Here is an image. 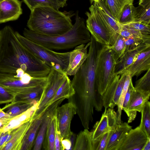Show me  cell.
<instances>
[{
    "mask_svg": "<svg viewBox=\"0 0 150 150\" xmlns=\"http://www.w3.org/2000/svg\"><path fill=\"white\" fill-rule=\"evenodd\" d=\"M103 46L91 36L88 57L71 81L75 93L69 100L75 105L77 113L80 115H91L94 109L100 112L103 107L96 82V66Z\"/></svg>",
    "mask_w": 150,
    "mask_h": 150,
    "instance_id": "1",
    "label": "cell"
},
{
    "mask_svg": "<svg viewBox=\"0 0 150 150\" xmlns=\"http://www.w3.org/2000/svg\"><path fill=\"white\" fill-rule=\"evenodd\" d=\"M21 69L31 76L47 77L51 69L26 50L9 26L0 30V73L16 74Z\"/></svg>",
    "mask_w": 150,
    "mask_h": 150,
    "instance_id": "2",
    "label": "cell"
},
{
    "mask_svg": "<svg viewBox=\"0 0 150 150\" xmlns=\"http://www.w3.org/2000/svg\"><path fill=\"white\" fill-rule=\"evenodd\" d=\"M73 15L49 6H38L31 11L27 26L29 29L45 35H59L72 27L71 18Z\"/></svg>",
    "mask_w": 150,
    "mask_h": 150,
    "instance_id": "3",
    "label": "cell"
},
{
    "mask_svg": "<svg viewBox=\"0 0 150 150\" xmlns=\"http://www.w3.org/2000/svg\"><path fill=\"white\" fill-rule=\"evenodd\" d=\"M23 36L42 47L53 50L72 49L80 45L90 42L91 38L84 19L79 16L78 12L72 27L62 34L49 36L25 28Z\"/></svg>",
    "mask_w": 150,
    "mask_h": 150,
    "instance_id": "4",
    "label": "cell"
},
{
    "mask_svg": "<svg viewBox=\"0 0 150 150\" xmlns=\"http://www.w3.org/2000/svg\"><path fill=\"white\" fill-rule=\"evenodd\" d=\"M47 82V76L33 77L21 68L16 74L0 73V85L16 94L45 88Z\"/></svg>",
    "mask_w": 150,
    "mask_h": 150,
    "instance_id": "5",
    "label": "cell"
},
{
    "mask_svg": "<svg viewBox=\"0 0 150 150\" xmlns=\"http://www.w3.org/2000/svg\"><path fill=\"white\" fill-rule=\"evenodd\" d=\"M17 37L24 47L45 62L50 68L66 73L69 63V52H59L42 47L16 31Z\"/></svg>",
    "mask_w": 150,
    "mask_h": 150,
    "instance_id": "6",
    "label": "cell"
},
{
    "mask_svg": "<svg viewBox=\"0 0 150 150\" xmlns=\"http://www.w3.org/2000/svg\"><path fill=\"white\" fill-rule=\"evenodd\" d=\"M116 61L110 46L103 45L100 52L96 70V82L102 96L115 75Z\"/></svg>",
    "mask_w": 150,
    "mask_h": 150,
    "instance_id": "7",
    "label": "cell"
},
{
    "mask_svg": "<svg viewBox=\"0 0 150 150\" xmlns=\"http://www.w3.org/2000/svg\"><path fill=\"white\" fill-rule=\"evenodd\" d=\"M68 76L62 70L51 69L47 76V82L43 95L38 103V108L32 117L33 120L41 116L48 103Z\"/></svg>",
    "mask_w": 150,
    "mask_h": 150,
    "instance_id": "8",
    "label": "cell"
},
{
    "mask_svg": "<svg viewBox=\"0 0 150 150\" xmlns=\"http://www.w3.org/2000/svg\"><path fill=\"white\" fill-rule=\"evenodd\" d=\"M89 12L86 13L87 16L86 26L91 36L102 45H112L114 42L112 36L93 4L89 7Z\"/></svg>",
    "mask_w": 150,
    "mask_h": 150,
    "instance_id": "9",
    "label": "cell"
},
{
    "mask_svg": "<svg viewBox=\"0 0 150 150\" xmlns=\"http://www.w3.org/2000/svg\"><path fill=\"white\" fill-rule=\"evenodd\" d=\"M76 114V107L71 102L69 101L57 108L55 117L61 142L63 139H68L73 132L71 130V122Z\"/></svg>",
    "mask_w": 150,
    "mask_h": 150,
    "instance_id": "10",
    "label": "cell"
},
{
    "mask_svg": "<svg viewBox=\"0 0 150 150\" xmlns=\"http://www.w3.org/2000/svg\"><path fill=\"white\" fill-rule=\"evenodd\" d=\"M96 8L103 22L111 34L115 42L121 28L120 24L107 9L101 0H90Z\"/></svg>",
    "mask_w": 150,
    "mask_h": 150,
    "instance_id": "11",
    "label": "cell"
},
{
    "mask_svg": "<svg viewBox=\"0 0 150 150\" xmlns=\"http://www.w3.org/2000/svg\"><path fill=\"white\" fill-rule=\"evenodd\" d=\"M90 43V42L80 45L69 52V63L66 72L67 76L75 75L86 60L88 56L87 48Z\"/></svg>",
    "mask_w": 150,
    "mask_h": 150,
    "instance_id": "12",
    "label": "cell"
},
{
    "mask_svg": "<svg viewBox=\"0 0 150 150\" xmlns=\"http://www.w3.org/2000/svg\"><path fill=\"white\" fill-rule=\"evenodd\" d=\"M148 137L139 125L130 130L118 150H142Z\"/></svg>",
    "mask_w": 150,
    "mask_h": 150,
    "instance_id": "13",
    "label": "cell"
},
{
    "mask_svg": "<svg viewBox=\"0 0 150 150\" xmlns=\"http://www.w3.org/2000/svg\"><path fill=\"white\" fill-rule=\"evenodd\" d=\"M65 99L62 98L54 102L46 109L41 116L42 121L35 139L33 150L41 149L48 125L52 118L55 115L57 108Z\"/></svg>",
    "mask_w": 150,
    "mask_h": 150,
    "instance_id": "14",
    "label": "cell"
},
{
    "mask_svg": "<svg viewBox=\"0 0 150 150\" xmlns=\"http://www.w3.org/2000/svg\"><path fill=\"white\" fill-rule=\"evenodd\" d=\"M19 0H0V23L18 19L22 13Z\"/></svg>",
    "mask_w": 150,
    "mask_h": 150,
    "instance_id": "15",
    "label": "cell"
},
{
    "mask_svg": "<svg viewBox=\"0 0 150 150\" xmlns=\"http://www.w3.org/2000/svg\"><path fill=\"white\" fill-rule=\"evenodd\" d=\"M150 92H142L135 90L134 88L130 99L127 113L128 123L132 122L135 119L137 112H141L145 103L149 99Z\"/></svg>",
    "mask_w": 150,
    "mask_h": 150,
    "instance_id": "16",
    "label": "cell"
},
{
    "mask_svg": "<svg viewBox=\"0 0 150 150\" xmlns=\"http://www.w3.org/2000/svg\"><path fill=\"white\" fill-rule=\"evenodd\" d=\"M150 47V43H143L134 49L125 52L116 62L115 75L122 74L136 60L140 53Z\"/></svg>",
    "mask_w": 150,
    "mask_h": 150,
    "instance_id": "17",
    "label": "cell"
},
{
    "mask_svg": "<svg viewBox=\"0 0 150 150\" xmlns=\"http://www.w3.org/2000/svg\"><path fill=\"white\" fill-rule=\"evenodd\" d=\"M132 127L126 122L118 124L110 131L105 150H118Z\"/></svg>",
    "mask_w": 150,
    "mask_h": 150,
    "instance_id": "18",
    "label": "cell"
},
{
    "mask_svg": "<svg viewBox=\"0 0 150 150\" xmlns=\"http://www.w3.org/2000/svg\"><path fill=\"white\" fill-rule=\"evenodd\" d=\"M150 69V47L142 52L136 60L122 73L130 75L131 77L138 76L143 71Z\"/></svg>",
    "mask_w": 150,
    "mask_h": 150,
    "instance_id": "19",
    "label": "cell"
},
{
    "mask_svg": "<svg viewBox=\"0 0 150 150\" xmlns=\"http://www.w3.org/2000/svg\"><path fill=\"white\" fill-rule=\"evenodd\" d=\"M38 103L22 113L12 117L0 130V132L12 131L31 120L38 108Z\"/></svg>",
    "mask_w": 150,
    "mask_h": 150,
    "instance_id": "20",
    "label": "cell"
},
{
    "mask_svg": "<svg viewBox=\"0 0 150 150\" xmlns=\"http://www.w3.org/2000/svg\"><path fill=\"white\" fill-rule=\"evenodd\" d=\"M33 121L32 119L16 129L11 138L5 144L1 150H21L24 135Z\"/></svg>",
    "mask_w": 150,
    "mask_h": 150,
    "instance_id": "21",
    "label": "cell"
},
{
    "mask_svg": "<svg viewBox=\"0 0 150 150\" xmlns=\"http://www.w3.org/2000/svg\"><path fill=\"white\" fill-rule=\"evenodd\" d=\"M42 121L41 116L33 120L25 134L21 150H30L33 146L35 138Z\"/></svg>",
    "mask_w": 150,
    "mask_h": 150,
    "instance_id": "22",
    "label": "cell"
},
{
    "mask_svg": "<svg viewBox=\"0 0 150 150\" xmlns=\"http://www.w3.org/2000/svg\"><path fill=\"white\" fill-rule=\"evenodd\" d=\"M84 129L76 137L73 150H93V141L92 132Z\"/></svg>",
    "mask_w": 150,
    "mask_h": 150,
    "instance_id": "23",
    "label": "cell"
},
{
    "mask_svg": "<svg viewBox=\"0 0 150 150\" xmlns=\"http://www.w3.org/2000/svg\"><path fill=\"white\" fill-rule=\"evenodd\" d=\"M74 93V90L71 84V81L68 76L53 98L47 104L44 112L48 107L57 100L62 98L68 99Z\"/></svg>",
    "mask_w": 150,
    "mask_h": 150,
    "instance_id": "24",
    "label": "cell"
},
{
    "mask_svg": "<svg viewBox=\"0 0 150 150\" xmlns=\"http://www.w3.org/2000/svg\"><path fill=\"white\" fill-rule=\"evenodd\" d=\"M106 110H105L100 120L96 122L93 127L91 132L93 141L98 139L104 134L111 130Z\"/></svg>",
    "mask_w": 150,
    "mask_h": 150,
    "instance_id": "25",
    "label": "cell"
},
{
    "mask_svg": "<svg viewBox=\"0 0 150 150\" xmlns=\"http://www.w3.org/2000/svg\"><path fill=\"white\" fill-rule=\"evenodd\" d=\"M45 88L31 92L16 94L13 102H22L34 105L40 101L42 96Z\"/></svg>",
    "mask_w": 150,
    "mask_h": 150,
    "instance_id": "26",
    "label": "cell"
},
{
    "mask_svg": "<svg viewBox=\"0 0 150 150\" xmlns=\"http://www.w3.org/2000/svg\"><path fill=\"white\" fill-rule=\"evenodd\" d=\"M56 127L55 115L52 118L46 130L42 146L45 150H55Z\"/></svg>",
    "mask_w": 150,
    "mask_h": 150,
    "instance_id": "27",
    "label": "cell"
},
{
    "mask_svg": "<svg viewBox=\"0 0 150 150\" xmlns=\"http://www.w3.org/2000/svg\"><path fill=\"white\" fill-rule=\"evenodd\" d=\"M120 74L115 75L102 95L103 107L105 110L109 108L115 94L120 76Z\"/></svg>",
    "mask_w": 150,
    "mask_h": 150,
    "instance_id": "28",
    "label": "cell"
},
{
    "mask_svg": "<svg viewBox=\"0 0 150 150\" xmlns=\"http://www.w3.org/2000/svg\"><path fill=\"white\" fill-rule=\"evenodd\" d=\"M33 105L22 102H12L1 109L13 117L25 112Z\"/></svg>",
    "mask_w": 150,
    "mask_h": 150,
    "instance_id": "29",
    "label": "cell"
},
{
    "mask_svg": "<svg viewBox=\"0 0 150 150\" xmlns=\"http://www.w3.org/2000/svg\"><path fill=\"white\" fill-rule=\"evenodd\" d=\"M101 0L107 9L117 21L124 6L128 4H133L134 1V0Z\"/></svg>",
    "mask_w": 150,
    "mask_h": 150,
    "instance_id": "30",
    "label": "cell"
},
{
    "mask_svg": "<svg viewBox=\"0 0 150 150\" xmlns=\"http://www.w3.org/2000/svg\"><path fill=\"white\" fill-rule=\"evenodd\" d=\"M136 8L132 3L126 4L123 7L117 19L118 22L121 25H125L134 22Z\"/></svg>",
    "mask_w": 150,
    "mask_h": 150,
    "instance_id": "31",
    "label": "cell"
},
{
    "mask_svg": "<svg viewBox=\"0 0 150 150\" xmlns=\"http://www.w3.org/2000/svg\"><path fill=\"white\" fill-rule=\"evenodd\" d=\"M141 118L139 125L148 137H150V103L147 101L141 112Z\"/></svg>",
    "mask_w": 150,
    "mask_h": 150,
    "instance_id": "32",
    "label": "cell"
},
{
    "mask_svg": "<svg viewBox=\"0 0 150 150\" xmlns=\"http://www.w3.org/2000/svg\"><path fill=\"white\" fill-rule=\"evenodd\" d=\"M136 8L134 21L150 25V4L144 7L139 5Z\"/></svg>",
    "mask_w": 150,
    "mask_h": 150,
    "instance_id": "33",
    "label": "cell"
},
{
    "mask_svg": "<svg viewBox=\"0 0 150 150\" xmlns=\"http://www.w3.org/2000/svg\"><path fill=\"white\" fill-rule=\"evenodd\" d=\"M134 89L140 92H150V69L135 82Z\"/></svg>",
    "mask_w": 150,
    "mask_h": 150,
    "instance_id": "34",
    "label": "cell"
},
{
    "mask_svg": "<svg viewBox=\"0 0 150 150\" xmlns=\"http://www.w3.org/2000/svg\"><path fill=\"white\" fill-rule=\"evenodd\" d=\"M132 77L130 75L127 74L124 83L122 93L119 98L117 106V117L119 124L121 123V116L122 110V105L124 98L127 93Z\"/></svg>",
    "mask_w": 150,
    "mask_h": 150,
    "instance_id": "35",
    "label": "cell"
},
{
    "mask_svg": "<svg viewBox=\"0 0 150 150\" xmlns=\"http://www.w3.org/2000/svg\"><path fill=\"white\" fill-rule=\"evenodd\" d=\"M110 46L114 52L116 62L122 56L125 52V44L124 38L119 34L114 43Z\"/></svg>",
    "mask_w": 150,
    "mask_h": 150,
    "instance_id": "36",
    "label": "cell"
},
{
    "mask_svg": "<svg viewBox=\"0 0 150 150\" xmlns=\"http://www.w3.org/2000/svg\"><path fill=\"white\" fill-rule=\"evenodd\" d=\"M24 2L32 11L35 8L40 6H49L59 9L60 7L50 0H23Z\"/></svg>",
    "mask_w": 150,
    "mask_h": 150,
    "instance_id": "37",
    "label": "cell"
},
{
    "mask_svg": "<svg viewBox=\"0 0 150 150\" xmlns=\"http://www.w3.org/2000/svg\"><path fill=\"white\" fill-rule=\"evenodd\" d=\"M127 75V74L125 73H123L121 74L116 91L110 105L109 108L113 109L115 106L117 105L119 98L122 92Z\"/></svg>",
    "mask_w": 150,
    "mask_h": 150,
    "instance_id": "38",
    "label": "cell"
},
{
    "mask_svg": "<svg viewBox=\"0 0 150 150\" xmlns=\"http://www.w3.org/2000/svg\"><path fill=\"white\" fill-rule=\"evenodd\" d=\"M122 25L127 28L139 31L145 34L150 35V25L140 22L135 21Z\"/></svg>",
    "mask_w": 150,
    "mask_h": 150,
    "instance_id": "39",
    "label": "cell"
},
{
    "mask_svg": "<svg viewBox=\"0 0 150 150\" xmlns=\"http://www.w3.org/2000/svg\"><path fill=\"white\" fill-rule=\"evenodd\" d=\"M16 95L0 85V104L12 102L13 101Z\"/></svg>",
    "mask_w": 150,
    "mask_h": 150,
    "instance_id": "40",
    "label": "cell"
},
{
    "mask_svg": "<svg viewBox=\"0 0 150 150\" xmlns=\"http://www.w3.org/2000/svg\"><path fill=\"white\" fill-rule=\"evenodd\" d=\"M110 131L105 134L98 139L93 141V150H105Z\"/></svg>",
    "mask_w": 150,
    "mask_h": 150,
    "instance_id": "41",
    "label": "cell"
},
{
    "mask_svg": "<svg viewBox=\"0 0 150 150\" xmlns=\"http://www.w3.org/2000/svg\"><path fill=\"white\" fill-rule=\"evenodd\" d=\"M124 39L125 44V52L134 49L143 43H147L145 42L140 39L134 37H130Z\"/></svg>",
    "mask_w": 150,
    "mask_h": 150,
    "instance_id": "42",
    "label": "cell"
},
{
    "mask_svg": "<svg viewBox=\"0 0 150 150\" xmlns=\"http://www.w3.org/2000/svg\"><path fill=\"white\" fill-rule=\"evenodd\" d=\"M132 80H131L127 93L125 95L122 105V110H123L127 114L128 112L129 102L131 96L133 89Z\"/></svg>",
    "mask_w": 150,
    "mask_h": 150,
    "instance_id": "43",
    "label": "cell"
},
{
    "mask_svg": "<svg viewBox=\"0 0 150 150\" xmlns=\"http://www.w3.org/2000/svg\"><path fill=\"white\" fill-rule=\"evenodd\" d=\"M12 118L0 108V130Z\"/></svg>",
    "mask_w": 150,
    "mask_h": 150,
    "instance_id": "44",
    "label": "cell"
},
{
    "mask_svg": "<svg viewBox=\"0 0 150 150\" xmlns=\"http://www.w3.org/2000/svg\"><path fill=\"white\" fill-rule=\"evenodd\" d=\"M12 131L8 130L6 132H0V150H1L8 142L10 134Z\"/></svg>",
    "mask_w": 150,
    "mask_h": 150,
    "instance_id": "45",
    "label": "cell"
},
{
    "mask_svg": "<svg viewBox=\"0 0 150 150\" xmlns=\"http://www.w3.org/2000/svg\"><path fill=\"white\" fill-rule=\"evenodd\" d=\"M55 150H62L61 139L57 129L56 121V127L55 140Z\"/></svg>",
    "mask_w": 150,
    "mask_h": 150,
    "instance_id": "46",
    "label": "cell"
},
{
    "mask_svg": "<svg viewBox=\"0 0 150 150\" xmlns=\"http://www.w3.org/2000/svg\"><path fill=\"white\" fill-rule=\"evenodd\" d=\"M62 150H71V144L69 139H63L61 142Z\"/></svg>",
    "mask_w": 150,
    "mask_h": 150,
    "instance_id": "47",
    "label": "cell"
},
{
    "mask_svg": "<svg viewBox=\"0 0 150 150\" xmlns=\"http://www.w3.org/2000/svg\"><path fill=\"white\" fill-rule=\"evenodd\" d=\"M57 4L60 8L63 7L67 5V0H50Z\"/></svg>",
    "mask_w": 150,
    "mask_h": 150,
    "instance_id": "48",
    "label": "cell"
},
{
    "mask_svg": "<svg viewBox=\"0 0 150 150\" xmlns=\"http://www.w3.org/2000/svg\"><path fill=\"white\" fill-rule=\"evenodd\" d=\"M68 139L70 140L71 144V150H73L76 139L75 134L72 132Z\"/></svg>",
    "mask_w": 150,
    "mask_h": 150,
    "instance_id": "49",
    "label": "cell"
},
{
    "mask_svg": "<svg viewBox=\"0 0 150 150\" xmlns=\"http://www.w3.org/2000/svg\"><path fill=\"white\" fill-rule=\"evenodd\" d=\"M142 150H150V137L148 138Z\"/></svg>",
    "mask_w": 150,
    "mask_h": 150,
    "instance_id": "50",
    "label": "cell"
},
{
    "mask_svg": "<svg viewBox=\"0 0 150 150\" xmlns=\"http://www.w3.org/2000/svg\"><path fill=\"white\" fill-rule=\"evenodd\" d=\"M150 4V0H139V5L142 6H145Z\"/></svg>",
    "mask_w": 150,
    "mask_h": 150,
    "instance_id": "51",
    "label": "cell"
}]
</instances>
